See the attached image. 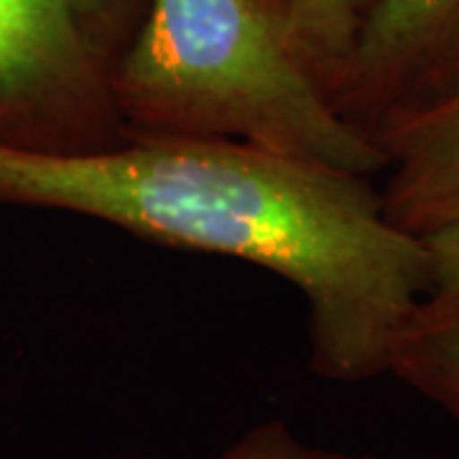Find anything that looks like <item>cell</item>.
Wrapping results in <instances>:
<instances>
[{
    "label": "cell",
    "mask_w": 459,
    "mask_h": 459,
    "mask_svg": "<svg viewBox=\"0 0 459 459\" xmlns=\"http://www.w3.org/2000/svg\"><path fill=\"white\" fill-rule=\"evenodd\" d=\"M0 204L98 220L151 243L263 268L307 301L309 368L332 383L388 373L431 291L419 235L362 174L192 135H128L90 153L0 143Z\"/></svg>",
    "instance_id": "1"
},
{
    "label": "cell",
    "mask_w": 459,
    "mask_h": 459,
    "mask_svg": "<svg viewBox=\"0 0 459 459\" xmlns=\"http://www.w3.org/2000/svg\"><path fill=\"white\" fill-rule=\"evenodd\" d=\"M115 105L128 135L225 138L362 177L388 166L263 0H151Z\"/></svg>",
    "instance_id": "2"
},
{
    "label": "cell",
    "mask_w": 459,
    "mask_h": 459,
    "mask_svg": "<svg viewBox=\"0 0 459 459\" xmlns=\"http://www.w3.org/2000/svg\"><path fill=\"white\" fill-rule=\"evenodd\" d=\"M115 11L117 0H0V143L90 153L128 138Z\"/></svg>",
    "instance_id": "3"
},
{
    "label": "cell",
    "mask_w": 459,
    "mask_h": 459,
    "mask_svg": "<svg viewBox=\"0 0 459 459\" xmlns=\"http://www.w3.org/2000/svg\"><path fill=\"white\" fill-rule=\"evenodd\" d=\"M459 66V0H377L332 84L355 126L409 113L442 90Z\"/></svg>",
    "instance_id": "4"
},
{
    "label": "cell",
    "mask_w": 459,
    "mask_h": 459,
    "mask_svg": "<svg viewBox=\"0 0 459 459\" xmlns=\"http://www.w3.org/2000/svg\"><path fill=\"white\" fill-rule=\"evenodd\" d=\"M385 153L383 204L395 225L416 232L446 199L459 195V66L442 90L373 131Z\"/></svg>",
    "instance_id": "5"
},
{
    "label": "cell",
    "mask_w": 459,
    "mask_h": 459,
    "mask_svg": "<svg viewBox=\"0 0 459 459\" xmlns=\"http://www.w3.org/2000/svg\"><path fill=\"white\" fill-rule=\"evenodd\" d=\"M388 376L459 421V296L429 291L391 344Z\"/></svg>",
    "instance_id": "6"
},
{
    "label": "cell",
    "mask_w": 459,
    "mask_h": 459,
    "mask_svg": "<svg viewBox=\"0 0 459 459\" xmlns=\"http://www.w3.org/2000/svg\"><path fill=\"white\" fill-rule=\"evenodd\" d=\"M286 23L296 47L309 56L329 92L358 44L377 0H263Z\"/></svg>",
    "instance_id": "7"
},
{
    "label": "cell",
    "mask_w": 459,
    "mask_h": 459,
    "mask_svg": "<svg viewBox=\"0 0 459 459\" xmlns=\"http://www.w3.org/2000/svg\"><path fill=\"white\" fill-rule=\"evenodd\" d=\"M217 459H376L304 442L283 419H265L250 427Z\"/></svg>",
    "instance_id": "8"
},
{
    "label": "cell",
    "mask_w": 459,
    "mask_h": 459,
    "mask_svg": "<svg viewBox=\"0 0 459 459\" xmlns=\"http://www.w3.org/2000/svg\"><path fill=\"white\" fill-rule=\"evenodd\" d=\"M416 235L427 250L431 291L459 296V195L429 214Z\"/></svg>",
    "instance_id": "9"
}]
</instances>
